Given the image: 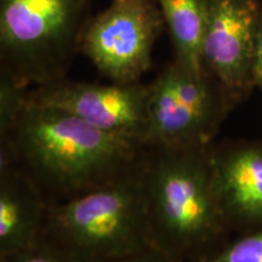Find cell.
Instances as JSON below:
<instances>
[{
  "instance_id": "cell-1",
  "label": "cell",
  "mask_w": 262,
  "mask_h": 262,
  "mask_svg": "<svg viewBox=\"0 0 262 262\" xmlns=\"http://www.w3.org/2000/svg\"><path fill=\"white\" fill-rule=\"evenodd\" d=\"M147 146L106 133L73 114L27 102L0 136L8 159L41 193L48 205L68 201L123 178L145 158Z\"/></svg>"
},
{
  "instance_id": "cell-2",
  "label": "cell",
  "mask_w": 262,
  "mask_h": 262,
  "mask_svg": "<svg viewBox=\"0 0 262 262\" xmlns=\"http://www.w3.org/2000/svg\"><path fill=\"white\" fill-rule=\"evenodd\" d=\"M210 146L146 150L142 176L150 241L180 262H202L231 233L216 201Z\"/></svg>"
},
{
  "instance_id": "cell-3",
  "label": "cell",
  "mask_w": 262,
  "mask_h": 262,
  "mask_svg": "<svg viewBox=\"0 0 262 262\" xmlns=\"http://www.w3.org/2000/svg\"><path fill=\"white\" fill-rule=\"evenodd\" d=\"M143 160L116 181L49 205L40 241L78 262H106L152 244Z\"/></svg>"
},
{
  "instance_id": "cell-4",
  "label": "cell",
  "mask_w": 262,
  "mask_h": 262,
  "mask_svg": "<svg viewBox=\"0 0 262 262\" xmlns=\"http://www.w3.org/2000/svg\"><path fill=\"white\" fill-rule=\"evenodd\" d=\"M89 8L90 0H0L2 70L29 89L67 78Z\"/></svg>"
},
{
  "instance_id": "cell-5",
  "label": "cell",
  "mask_w": 262,
  "mask_h": 262,
  "mask_svg": "<svg viewBox=\"0 0 262 262\" xmlns=\"http://www.w3.org/2000/svg\"><path fill=\"white\" fill-rule=\"evenodd\" d=\"M148 86L147 147L210 146L233 110L206 68L195 73L173 60Z\"/></svg>"
},
{
  "instance_id": "cell-6",
  "label": "cell",
  "mask_w": 262,
  "mask_h": 262,
  "mask_svg": "<svg viewBox=\"0 0 262 262\" xmlns=\"http://www.w3.org/2000/svg\"><path fill=\"white\" fill-rule=\"evenodd\" d=\"M165 28L150 0H111L85 28L80 54L114 83H137L152 66L155 42Z\"/></svg>"
},
{
  "instance_id": "cell-7",
  "label": "cell",
  "mask_w": 262,
  "mask_h": 262,
  "mask_svg": "<svg viewBox=\"0 0 262 262\" xmlns=\"http://www.w3.org/2000/svg\"><path fill=\"white\" fill-rule=\"evenodd\" d=\"M202 58L233 110L255 89L254 55L262 17L256 0H205Z\"/></svg>"
},
{
  "instance_id": "cell-8",
  "label": "cell",
  "mask_w": 262,
  "mask_h": 262,
  "mask_svg": "<svg viewBox=\"0 0 262 262\" xmlns=\"http://www.w3.org/2000/svg\"><path fill=\"white\" fill-rule=\"evenodd\" d=\"M148 84H98L63 79L29 89L27 102L54 107L97 129L145 143Z\"/></svg>"
},
{
  "instance_id": "cell-9",
  "label": "cell",
  "mask_w": 262,
  "mask_h": 262,
  "mask_svg": "<svg viewBox=\"0 0 262 262\" xmlns=\"http://www.w3.org/2000/svg\"><path fill=\"white\" fill-rule=\"evenodd\" d=\"M216 201L229 232L262 227V137L210 146Z\"/></svg>"
},
{
  "instance_id": "cell-10",
  "label": "cell",
  "mask_w": 262,
  "mask_h": 262,
  "mask_svg": "<svg viewBox=\"0 0 262 262\" xmlns=\"http://www.w3.org/2000/svg\"><path fill=\"white\" fill-rule=\"evenodd\" d=\"M48 208L34 183L15 164L0 158V256L40 242Z\"/></svg>"
},
{
  "instance_id": "cell-11",
  "label": "cell",
  "mask_w": 262,
  "mask_h": 262,
  "mask_svg": "<svg viewBox=\"0 0 262 262\" xmlns=\"http://www.w3.org/2000/svg\"><path fill=\"white\" fill-rule=\"evenodd\" d=\"M171 39L175 61L191 72H203L202 41L205 27V0H157Z\"/></svg>"
},
{
  "instance_id": "cell-12",
  "label": "cell",
  "mask_w": 262,
  "mask_h": 262,
  "mask_svg": "<svg viewBox=\"0 0 262 262\" xmlns=\"http://www.w3.org/2000/svg\"><path fill=\"white\" fill-rule=\"evenodd\" d=\"M29 88L10 72L0 70V136L14 126L27 104Z\"/></svg>"
},
{
  "instance_id": "cell-13",
  "label": "cell",
  "mask_w": 262,
  "mask_h": 262,
  "mask_svg": "<svg viewBox=\"0 0 262 262\" xmlns=\"http://www.w3.org/2000/svg\"><path fill=\"white\" fill-rule=\"evenodd\" d=\"M202 262H262V227L239 234Z\"/></svg>"
},
{
  "instance_id": "cell-14",
  "label": "cell",
  "mask_w": 262,
  "mask_h": 262,
  "mask_svg": "<svg viewBox=\"0 0 262 262\" xmlns=\"http://www.w3.org/2000/svg\"><path fill=\"white\" fill-rule=\"evenodd\" d=\"M0 262H78L60 249L45 242H38L24 250L0 256Z\"/></svg>"
},
{
  "instance_id": "cell-15",
  "label": "cell",
  "mask_w": 262,
  "mask_h": 262,
  "mask_svg": "<svg viewBox=\"0 0 262 262\" xmlns=\"http://www.w3.org/2000/svg\"><path fill=\"white\" fill-rule=\"evenodd\" d=\"M106 262H180L163 251L162 249L157 248L156 245H148V247L140 249V250L133 251L123 256L112 258Z\"/></svg>"
},
{
  "instance_id": "cell-16",
  "label": "cell",
  "mask_w": 262,
  "mask_h": 262,
  "mask_svg": "<svg viewBox=\"0 0 262 262\" xmlns=\"http://www.w3.org/2000/svg\"><path fill=\"white\" fill-rule=\"evenodd\" d=\"M253 79L255 89H258L262 93V21L258 28L256 47H255Z\"/></svg>"
}]
</instances>
